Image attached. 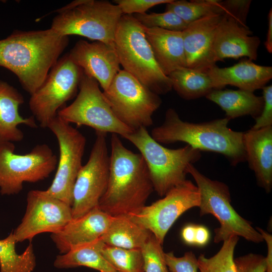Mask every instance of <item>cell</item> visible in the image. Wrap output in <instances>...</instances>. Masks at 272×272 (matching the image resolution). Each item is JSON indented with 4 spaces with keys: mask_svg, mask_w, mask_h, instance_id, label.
Segmentation results:
<instances>
[{
    "mask_svg": "<svg viewBox=\"0 0 272 272\" xmlns=\"http://www.w3.org/2000/svg\"><path fill=\"white\" fill-rule=\"evenodd\" d=\"M68 44V36L51 28L16 30L0 40V66L13 72L32 95L43 84Z\"/></svg>",
    "mask_w": 272,
    "mask_h": 272,
    "instance_id": "6da1fadb",
    "label": "cell"
},
{
    "mask_svg": "<svg viewBox=\"0 0 272 272\" xmlns=\"http://www.w3.org/2000/svg\"><path fill=\"white\" fill-rule=\"evenodd\" d=\"M110 146L108 186L98 207L112 217L127 215L146 205L154 187L140 153L127 149L116 134Z\"/></svg>",
    "mask_w": 272,
    "mask_h": 272,
    "instance_id": "7a4b0ae2",
    "label": "cell"
},
{
    "mask_svg": "<svg viewBox=\"0 0 272 272\" xmlns=\"http://www.w3.org/2000/svg\"><path fill=\"white\" fill-rule=\"evenodd\" d=\"M227 117L202 123L183 121L177 112L168 109L164 122L154 128L151 137L160 144L184 142L199 151L220 153L235 166L246 160L244 132L232 130Z\"/></svg>",
    "mask_w": 272,
    "mask_h": 272,
    "instance_id": "3957f363",
    "label": "cell"
},
{
    "mask_svg": "<svg viewBox=\"0 0 272 272\" xmlns=\"http://www.w3.org/2000/svg\"><path fill=\"white\" fill-rule=\"evenodd\" d=\"M114 45L123 70L158 95L171 90V81L156 62L144 26L132 15L120 18Z\"/></svg>",
    "mask_w": 272,
    "mask_h": 272,
    "instance_id": "277c9868",
    "label": "cell"
},
{
    "mask_svg": "<svg viewBox=\"0 0 272 272\" xmlns=\"http://www.w3.org/2000/svg\"><path fill=\"white\" fill-rule=\"evenodd\" d=\"M123 138L139 150L148 167L154 190L161 197L186 180L188 165L201 158L200 151L188 145L176 149L164 147L144 127Z\"/></svg>",
    "mask_w": 272,
    "mask_h": 272,
    "instance_id": "5b68a950",
    "label": "cell"
},
{
    "mask_svg": "<svg viewBox=\"0 0 272 272\" xmlns=\"http://www.w3.org/2000/svg\"><path fill=\"white\" fill-rule=\"evenodd\" d=\"M51 28L68 36L76 35L114 45L116 29L122 13L107 1L76 0L55 11Z\"/></svg>",
    "mask_w": 272,
    "mask_h": 272,
    "instance_id": "8992f818",
    "label": "cell"
},
{
    "mask_svg": "<svg viewBox=\"0 0 272 272\" xmlns=\"http://www.w3.org/2000/svg\"><path fill=\"white\" fill-rule=\"evenodd\" d=\"M187 172L194 179L199 191L200 216L212 214L220 224L215 230V243L223 242L232 236H241L256 243L264 241L252 223L240 216L233 208L230 190L225 183L210 179L192 164L188 165Z\"/></svg>",
    "mask_w": 272,
    "mask_h": 272,
    "instance_id": "52a82bcc",
    "label": "cell"
},
{
    "mask_svg": "<svg viewBox=\"0 0 272 272\" xmlns=\"http://www.w3.org/2000/svg\"><path fill=\"white\" fill-rule=\"evenodd\" d=\"M103 93L117 118L133 130L152 125V116L162 103L158 95L123 70Z\"/></svg>",
    "mask_w": 272,
    "mask_h": 272,
    "instance_id": "ba28073f",
    "label": "cell"
},
{
    "mask_svg": "<svg viewBox=\"0 0 272 272\" xmlns=\"http://www.w3.org/2000/svg\"><path fill=\"white\" fill-rule=\"evenodd\" d=\"M12 142L0 144V192L19 193L24 182L35 183L47 178L57 164L56 156L46 144L37 145L29 153H14Z\"/></svg>",
    "mask_w": 272,
    "mask_h": 272,
    "instance_id": "9c48e42d",
    "label": "cell"
},
{
    "mask_svg": "<svg viewBox=\"0 0 272 272\" xmlns=\"http://www.w3.org/2000/svg\"><path fill=\"white\" fill-rule=\"evenodd\" d=\"M79 88L75 101L58 110L59 117L69 123L91 127L96 132H110L122 137L133 131L115 116L95 79L83 72Z\"/></svg>",
    "mask_w": 272,
    "mask_h": 272,
    "instance_id": "30bf717a",
    "label": "cell"
},
{
    "mask_svg": "<svg viewBox=\"0 0 272 272\" xmlns=\"http://www.w3.org/2000/svg\"><path fill=\"white\" fill-rule=\"evenodd\" d=\"M83 74V70L67 53L58 60L43 84L31 95L29 108L41 127H47L58 109L74 96Z\"/></svg>",
    "mask_w": 272,
    "mask_h": 272,
    "instance_id": "8fae6325",
    "label": "cell"
},
{
    "mask_svg": "<svg viewBox=\"0 0 272 272\" xmlns=\"http://www.w3.org/2000/svg\"><path fill=\"white\" fill-rule=\"evenodd\" d=\"M48 128L55 135L59 149L56 174L47 195L59 199L72 207L74 185L82 167L86 145L84 135L58 115L49 123Z\"/></svg>",
    "mask_w": 272,
    "mask_h": 272,
    "instance_id": "7c38bea8",
    "label": "cell"
},
{
    "mask_svg": "<svg viewBox=\"0 0 272 272\" xmlns=\"http://www.w3.org/2000/svg\"><path fill=\"white\" fill-rule=\"evenodd\" d=\"M200 201L197 186L186 179L170 190L161 199L127 216L149 230L163 245L166 234L176 220L188 210L198 207Z\"/></svg>",
    "mask_w": 272,
    "mask_h": 272,
    "instance_id": "4fadbf2b",
    "label": "cell"
},
{
    "mask_svg": "<svg viewBox=\"0 0 272 272\" xmlns=\"http://www.w3.org/2000/svg\"><path fill=\"white\" fill-rule=\"evenodd\" d=\"M96 134L88 161L81 168L74 185L71 207L73 219L97 207L107 188L110 156L106 133L96 132Z\"/></svg>",
    "mask_w": 272,
    "mask_h": 272,
    "instance_id": "5bb4252c",
    "label": "cell"
},
{
    "mask_svg": "<svg viewBox=\"0 0 272 272\" xmlns=\"http://www.w3.org/2000/svg\"><path fill=\"white\" fill-rule=\"evenodd\" d=\"M72 219L71 206L44 190H32L27 196L25 215L13 233L17 243L31 240L40 233L59 231Z\"/></svg>",
    "mask_w": 272,
    "mask_h": 272,
    "instance_id": "9a60e30c",
    "label": "cell"
},
{
    "mask_svg": "<svg viewBox=\"0 0 272 272\" xmlns=\"http://www.w3.org/2000/svg\"><path fill=\"white\" fill-rule=\"evenodd\" d=\"M71 59L105 91L119 72L120 62L114 46L103 42L78 41L68 53Z\"/></svg>",
    "mask_w": 272,
    "mask_h": 272,
    "instance_id": "2e32d148",
    "label": "cell"
},
{
    "mask_svg": "<svg viewBox=\"0 0 272 272\" xmlns=\"http://www.w3.org/2000/svg\"><path fill=\"white\" fill-rule=\"evenodd\" d=\"M248 27L242 26L233 18L223 15L215 32L213 53L216 62L225 58L245 56L256 60L260 41Z\"/></svg>",
    "mask_w": 272,
    "mask_h": 272,
    "instance_id": "e0dca14e",
    "label": "cell"
},
{
    "mask_svg": "<svg viewBox=\"0 0 272 272\" xmlns=\"http://www.w3.org/2000/svg\"><path fill=\"white\" fill-rule=\"evenodd\" d=\"M222 17L213 14L203 17L189 23L182 31L187 67L206 72L216 65L213 42Z\"/></svg>",
    "mask_w": 272,
    "mask_h": 272,
    "instance_id": "ac0fdd59",
    "label": "cell"
},
{
    "mask_svg": "<svg viewBox=\"0 0 272 272\" xmlns=\"http://www.w3.org/2000/svg\"><path fill=\"white\" fill-rule=\"evenodd\" d=\"M112 219V216L97 207L84 215L72 219L59 231L52 233L51 238L60 254H64L101 238Z\"/></svg>",
    "mask_w": 272,
    "mask_h": 272,
    "instance_id": "d6986e66",
    "label": "cell"
},
{
    "mask_svg": "<svg viewBox=\"0 0 272 272\" xmlns=\"http://www.w3.org/2000/svg\"><path fill=\"white\" fill-rule=\"evenodd\" d=\"M205 72L213 80L216 90L231 85L254 92L265 86L272 78L271 66L256 64L249 59L226 67L215 65Z\"/></svg>",
    "mask_w": 272,
    "mask_h": 272,
    "instance_id": "ffe728a7",
    "label": "cell"
},
{
    "mask_svg": "<svg viewBox=\"0 0 272 272\" xmlns=\"http://www.w3.org/2000/svg\"><path fill=\"white\" fill-rule=\"evenodd\" d=\"M246 161L257 184L268 193L272 188V126L244 132Z\"/></svg>",
    "mask_w": 272,
    "mask_h": 272,
    "instance_id": "44dd1931",
    "label": "cell"
},
{
    "mask_svg": "<svg viewBox=\"0 0 272 272\" xmlns=\"http://www.w3.org/2000/svg\"><path fill=\"white\" fill-rule=\"evenodd\" d=\"M144 28L155 60L166 76L176 69L187 67L182 31Z\"/></svg>",
    "mask_w": 272,
    "mask_h": 272,
    "instance_id": "7402d4cb",
    "label": "cell"
},
{
    "mask_svg": "<svg viewBox=\"0 0 272 272\" xmlns=\"http://www.w3.org/2000/svg\"><path fill=\"white\" fill-rule=\"evenodd\" d=\"M24 102L16 88L0 80V144L22 141L24 133L18 127L20 124L37 127L34 117L24 118L19 114V106Z\"/></svg>",
    "mask_w": 272,
    "mask_h": 272,
    "instance_id": "603a6c76",
    "label": "cell"
},
{
    "mask_svg": "<svg viewBox=\"0 0 272 272\" xmlns=\"http://www.w3.org/2000/svg\"><path fill=\"white\" fill-rule=\"evenodd\" d=\"M206 97L219 105L230 120L245 115L255 119L260 115L264 103L262 97L241 89L214 90Z\"/></svg>",
    "mask_w": 272,
    "mask_h": 272,
    "instance_id": "cb8c5ba5",
    "label": "cell"
},
{
    "mask_svg": "<svg viewBox=\"0 0 272 272\" xmlns=\"http://www.w3.org/2000/svg\"><path fill=\"white\" fill-rule=\"evenodd\" d=\"M151 233L127 215H118L112 217L108 229L101 239L104 244L110 246L141 249Z\"/></svg>",
    "mask_w": 272,
    "mask_h": 272,
    "instance_id": "d4e9b609",
    "label": "cell"
},
{
    "mask_svg": "<svg viewBox=\"0 0 272 272\" xmlns=\"http://www.w3.org/2000/svg\"><path fill=\"white\" fill-rule=\"evenodd\" d=\"M104 243L101 238L89 244L72 249L57 255L54 267L67 268L78 266L90 267L100 272H114L116 270L104 258L101 249Z\"/></svg>",
    "mask_w": 272,
    "mask_h": 272,
    "instance_id": "484cf974",
    "label": "cell"
},
{
    "mask_svg": "<svg viewBox=\"0 0 272 272\" xmlns=\"http://www.w3.org/2000/svg\"><path fill=\"white\" fill-rule=\"evenodd\" d=\"M168 77L172 88L186 100L206 97L216 90L213 80L205 72L184 67L174 70Z\"/></svg>",
    "mask_w": 272,
    "mask_h": 272,
    "instance_id": "4316f807",
    "label": "cell"
},
{
    "mask_svg": "<svg viewBox=\"0 0 272 272\" xmlns=\"http://www.w3.org/2000/svg\"><path fill=\"white\" fill-rule=\"evenodd\" d=\"M13 233L0 240V272H33L36 257L31 243L21 254L16 250Z\"/></svg>",
    "mask_w": 272,
    "mask_h": 272,
    "instance_id": "83f0119b",
    "label": "cell"
},
{
    "mask_svg": "<svg viewBox=\"0 0 272 272\" xmlns=\"http://www.w3.org/2000/svg\"><path fill=\"white\" fill-rule=\"evenodd\" d=\"M219 0H172L166 4L165 11L174 13L189 24L213 14H224V9Z\"/></svg>",
    "mask_w": 272,
    "mask_h": 272,
    "instance_id": "f1b7e54d",
    "label": "cell"
},
{
    "mask_svg": "<svg viewBox=\"0 0 272 272\" xmlns=\"http://www.w3.org/2000/svg\"><path fill=\"white\" fill-rule=\"evenodd\" d=\"M101 252L104 258L117 271L145 272L141 249H126L104 244Z\"/></svg>",
    "mask_w": 272,
    "mask_h": 272,
    "instance_id": "f546056e",
    "label": "cell"
},
{
    "mask_svg": "<svg viewBox=\"0 0 272 272\" xmlns=\"http://www.w3.org/2000/svg\"><path fill=\"white\" fill-rule=\"evenodd\" d=\"M239 239L232 236L224 241L220 250L212 257L200 254L197 258L200 272H236L234 253Z\"/></svg>",
    "mask_w": 272,
    "mask_h": 272,
    "instance_id": "4dcf8cb0",
    "label": "cell"
},
{
    "mask_svg": "<svg viewBox=\"0 0 272 272\" xmlns=\"http://www.w3.org/2000/svg\"><path fill=\"white\" fill-rule=\"evenodd\" d=\"M144 27L182 31L188 25L173 12L165 11L161 13L135 14L132 15Z\"/></svg>",
    "mask_w": 272,
    "mask_h": 272,
    "instance_id": "1f68e13d",
    "label": "cell"
},
{
    "mask_svg": "<svg viewBox=\"0 0 272 272\" xmlns=\"http://www.w3.org/2000/svg\"><path fill=\"white\" fill-rule=\"evenodd\" d=\"M145 272H169L162 245L152 233L141 248Z\"/></svg>",
    "mask_w": 272,
    "mask_h": 272,
    "instance_id": "d6a6232c",
    "label": "cell"
},
{
    "mask_svg": "<svg viewBox=\"0 0 272 272\" xmlns=\"http://www.w3.org/2000/svg\"><path fill=\"white\" fill-rule=\"evenodd\" d=\"M165 261L170 272H197V258L192 251L181 257H176L173 252L164 253Z\"/></svg>",
    "mask_w": 272,
    "mask_h": 272,
    "instance_id": "836d02e7",
    "label": "cell"
},
{
    "mask_svg": "<svg viewBox=\"0 0 272 272\" xmlns=\"http://www.w3.org/2000/svg\"><path fill=\"white\" fill-rule=\"evenodd\" d=\"M251 3L250 0H226L221 2L224 9L223 15L233 18L245 27H247L246 19Z\"/></svg>",
    "mask_w": 272,
    "mask_h": 272,
    "instance_id": "e575fe53",
    "label": "cell"
},
{
    "mask_svg": "<svg viewBox=\"0 0 272 272\" xmlns=\"http://www.w3.org/2000/svg\"><path fill=\"white\" fill-rule=\"evenodd\" d=\"M172 0H115L123 15L144 14L155 6L168 4Z\"/></svg>",
    "mask_w": 272,
    "mask_h": 272,
    "instance_id": "d590c367",
    "label": "cell"
},
{
    "mask_svg": "<svg viewBox=\"0 0 272 272\" xmlns=\"http://www.w3.org/2000/svg\"><path fill=\"white\" fill-rule=\"evenodd\" d=\"M236 272H265V257L250 253L234 258Z\"/></svg>",
    "mask_w": 272,
    "mask_h": 272,
    "instance_id": "8d00e7d4",
    "label": "cell"
},
{
    "mask_svg": "<svg viewBox=\"0 0 272 272\" xmlns=\"http://www.w3.org/2000/svg\"><path fill=\"white\" fill-rule=\"evenodd\" d=\"M262 89L264 103L260 115L255 119L251 128L254 129L272 126V86H265Z\"/></svg>",
    "mask_w": 272,
    "mask_h": 272,
    "instance_id": "74e56055",
    "label": "cell"
},
{
    "mask_svg": "<svg viewBox=\"0 0 272 272\" xmlns=\"http://www.w3.org/2000/svg\"><path fill=\"white\" fill-rule=\"evenodd\" d=\"M256 229L261 234L263 240L266 242L267 245V253L265 257V272H272V235L259 227H256Z\"/></svg>",
    "mask_w": 272,
    "mask_h": 272,
    "instance_id": "f35d334b",
    "label": "cell"
},
{
    "mask_svg": "<svg viewBox=\"0 0 272 272\" xmlns=\"http://www.w3.org/2000/svg\"><path fill=\"white\" fill-rule=\"evenodd\" d=\"M210 238V233L208 229L202 225L195 226V245L203 246L206 245Z\"/></svg>",
    "mask_w": 272,
    "mask_h": 272,
    "instance_id": "ab89813d",
    "label": "cell"
},
{
    "mask_svg": "<svg viewBox=\"0 0 272 272\" xmlns=\"http://www.w3.org/2000/svg\"><path fill=\"white\" fill-rule=\"evenodd\" d=\"M195 226L188 224L185 226L181 231V237L183 241L187 245L195 244Z\"/></svg>",
    "mask_w": 272,
    "mask_h": 272,
    "instance_id": "60d3db41",
    "label": "cell"
},
{
    "mask_svg": "<svg viewBox=\"0 0 272 272\" xmlns=\"http://www.w3.org/2000/svg\"><path fill=\"white\" fill-rule=\"evenodd\" d=\"M268 31L265 47L269 53L272 52V9H270L268 14Z\"/></svg>",
    "mask_w": 272,
    "mask_h": 272,
    "instance_id": "b9f144b4",
    "label": "cell"
},
{
    "mask_svg": "<svg viewBox=\"0 0 272 272\" xmlns=\"http://www.w3.org/2000/svg\"><path fill=\"white\" fill-rule=\"evenodd\" d=\"M114 272H120V271H119L116 270V271H115Z\"/></svg>",
    "mask_w": 272,
    "mask_h": 272,
    "instance_id": "7bdbcfd3",
    "label": "cell"
}]
</instances>
